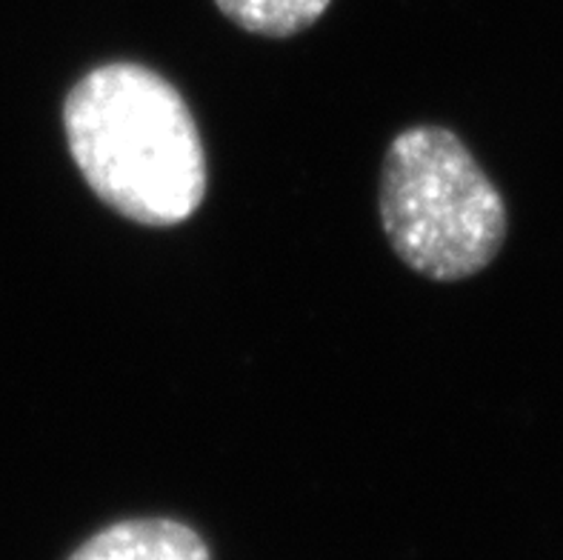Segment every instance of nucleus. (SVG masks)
Masks as SVG:
<instances>
[{"label":"nucleus","instance_id":"nucleus-1","mask_svg":"<svg viewBox=\"0 0 563 560\" xmlns=\"http://www.w3.org/2000/svg\"><path fill=\"white\" fill-rule=\"evenodd\" d=\"M71 161L109 209L178 227L207 195V152L175 84L132 61L95 66L64 100Z\"/></svg>","mask_w":563,"mask_h":560},{"label":"nucleus","instance_id":"nucleus-2","mask_svg":"<svg viewBox=\"0 0 563 560\" xmlns=\"http://www.w3.org/2000/svg\"><path fill=\"white\" fill-rule=\"evenodd\" d=\"M378 204L395 255L429 281L478 275L507 241V204L498 186L443 127H409L393 138Z\"/></svg>","mask_w":563,"mask_h":560},{"label":"nucleus","instance_id":"nucleus-3","mask_svg":"<svg viewBox=\"0 0 563 560\" xmlns=\"http://www.w3.org/2000/svg\"><path fill=\"white\" fill-rule=\"evenodd\" d=\"M69 560H212L195 529L169 518L121 520L86 540Z\"/></svg>","mask_w":563,"mask_h":560},{"label":"nucleus","instance_id":"nucleus-4","mask_svg":"<svg viewBox=\"0 0 563 560\" xmlns=\"http://www.w3.org/2000/svg\"><path fill=\"white\" fill-rule=\"evenodd\" d=\"M227 21L261 37H292L321 21L332 0H214Z\"/></svg>","mask_w":563,"mask_h":560}]
</instances>
